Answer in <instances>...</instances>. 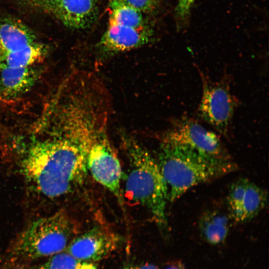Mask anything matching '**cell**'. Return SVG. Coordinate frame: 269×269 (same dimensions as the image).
Returning <instances> with one entry per match:
<instances>
[{"label": "cell", "mask_w": 269, "mask_h": 269, "mask_svg": "<svg viewBox=\"0 0 269 269\" xmlns=\"http://www.w3.org/2000/svg\"><path fill=\"white\" fill-rule=\"evenodd\" d=\"M97 126L83 121L58 126L57 136L32 145L21 161L23 174L42 195L73 191L87 175V157Z\"/></svg>", "instance_id": "1"}, {"label": "cell", "mask_w": 269, "mask_h": 269, "mask_svg": "<svg viewBox=\"0 0 269 269\" xmlns=\"http://www.w3.org/2000/svg\"><path fill=\"white\" fill-rule=\"evenodd\" d=\"M122 145L128 163L127 173L123 176L126 195L149 212L162 236L168 240L167 190L157 160L132 137H123Z\"/></svg>", "instance_id": "2"}, {"label": "cell", "mask_w": 269, "mask_h": 269, "mask_svg": "<svg viewBox=\"0 0 269 269\" xmlns=\"http://www.w3.org/2000/svg\"><path fill=\"white\" fill-rule=\"evenodd\" d=\"M156 158L167 190L168 202H173L189 189L236 171L232 160L213 158L189 147L160 140Z\"/></svg>", "instance_id": "3"}, {"label": "cell", "mask_w": 269, "mask_h": 269, "mask_svg": "<svg viewBox=\"0 0 269 269\" xmlns=\"http://www.w3.org/2000/svg\"><path fill=\"white\" fill-rule=\"evenodd\" d=\"M75 232L73 220L61 210L30 223L17 238L13 253L29 260L50 257L66 250Z\"/></svg>", "instance_id": "4"}, {"label": "cell", "mask_w": 269, "mask_h": 269, "mask_svg": "<svg viewBox=\"0 0 269 269\" xmlns=\"http://www.w3.org/2000/svg\"><path fill=\"white\" fill-rule=\"evenodd\" d=\"M202 83V95L197 115L218 134L227 139L231 136L233 117L239 101L231 91L232 78L227 71L214 81L208 72L196 65Z\"/></svg>", "instance_id": "5"}, {"label": "cell", "mask_w": 269, "mask_h": 269, "mask_svg": "<svg viewBox=\"0 0 269 269\" xmlns=\"http://www.w3.org/2000/svg\"><path fill=\"white\" fill-rule=\"evenodd\" d=\"M107 128L108 121H105L94 134L87 154V169L94 180L111 192L123 205L121 183L123 172L108 137Z\"/></svg>", "instance_id": "6"}, {"label": "cell", "mask_w": 269, "mask_h": 269, "mask_svg": "<svg viewBox=\"0 0 269 269\" xmlns=\"http://www.w3.org/2000/svg\"><path fill=\"white\" fill-rule=\"evenodd\" d=\"M160 140L189 147L208 157L232 160L220 136L197 120L186 115L173 118Z\"/></svg>", "instance_id": "7"}, {"label": "cell", "mask_w": 269, "mask_h": 269, "mask_svg": "<svg viewBox=\"0 0 269 269\" xmlns=\"http://www.w3.org/2000/svg\"><path fill=\"white\" fill-rule=\"evenodd\" d=\"M268 193L249 179L240 178L230 186L227 197L228 215L238 223L253 219L267 204Z\"/></svg>", "instance_id": "8"}, {"label": "cell", "mask_w": 269, "mask_h": 269, "mask_svg": "<svg viewBox=\"0 0 269 269\" xmlns=\"http://www.w3.org/2000/svg\"><path fill=\"white\" fill-rule=\"evenodd\" d=\"M119 243V236L114 232L96 226L72 240L66 251L77 260L96 262L110 255Z\"/></svg>", "instance_id": "9"}, {"label": "cell", "mask_w": 269, "mask_h": 269, "mask_svg": "<svg viewBox=\"0 0 269 269\" xmlns=\"http://www.w3.org/2000/svg\"><path fill=\"white\" fill-rule=\"evenodd\" d=\"M151 37V33L146 26L134 28L109 21L98 47L103 53L113 55L141 47L149 42Z\"/></svg>", "instance_id": "10"}, {"label": "cell", "mask_w": 269, "mask_h": 269, "mask_svg": "<svg viewBox=\"0 0 269 269\" xmlns=\"http://www.w3.org/2000/svg\"><path fill=\"white\" fill-rule=\"evenodd\" d=\"M55 4L58 17L70 28H86L97 16L96 0H56Z\"/></svg>", "instance_id": "11"}, {"label": "cell", "mask_w": 269, "mask_h": 269, "mask_svg": "<svg viewBox=\"0 0 269 269\" xmlns=\"http://www.w3.org/2000/svg\"><path fill=\"white\" fill-rule=\"evenodd\" d=\"M37 76L32 67H0V97L12 98L25 93L32 87Z\"/></svg>", "instance_id": "12"}, {"label": "cell", "mask_w": 269, "mask_h": 269, "mask_svg": "<svg viewBox=\"0 0 269 269\" xmlns=\"http://www.w3.org/2000/svg\"><path fill=\"white\" fill-rule=\"evenodd\" d=\"M36 41L32 32L21 22L11 18L0 20V56Z\"/></svg>", "instance_id": "13"}, {"label": "cell", "mask_w": 269, "mask_h": 269, "mask_svg": "<svg viewBox=\"0 0 269 269\" xmlns=\"http://www.w3.org/2000/svg\"><path fill=\"white\" fill-rule=\"evenodd\" d=\"M228 215L217 210H208L200 217L198 228L202 239L215 246L223 243L228 236L230 220Z\"/></svg>", "instance_id": "14"}, {"label": "cell", "mask_w": 269, "mask_h": 269, "mask_svg": "<svg viewBox=\"0 0 269 269\" xmlns=\"http://www.w3.org/2000/svg\"><path fill=\"white\" fill-rule=\"evenodd\" d=\"M45 52L44 46L36 41L20 49L0 56V67H32L42 60Z\"/></svg>", "instance_id": "15"}, {"label": "cell", "mask_w": 269, "mask_h": 269, "mask_svg": "<svg viewBox=\"0 0 269 269\" xmlns=\"http://www.w3.org/2000/svg\"><path fill=\"white\" fill-rule=\"evenodd\" d=\"M109 21L116 24L134 28L146 26L142 12L116 0H110Z\"/></svg>", "instance_id": "16"}, {"label": "cell", "mask_w": 269, "mask_h": 269, "mask_svg": "<svg viewBox=\"0 0 269 269\" xmlns=\"http://www.w3.org/2000/svg\"><path fill=\"white\" fill-rule=\"evenodd\" d=\"M38 269H97L89 262L76 259L69 253L61 252L50 256Z\"/></svg>", "instance_id": "17"}, {"label": "cell", "mask_w": 269, "mask_h": 269, "mask_svg": "<svg viewBox=\"0 0 269 269\" xmlns=\"http://www.w3.org/2000/svg\"><path fill=\"white\" fill-rule=\"evenodd\" d=\"M141 12H150L155 6V0H116Z\"/></svg>", "instance_id": "18"}, {"label": "cell", "mask_w": 269, "mask_h": 269, "mask_svg": "<svg viewBox=\"0 0 269 269\" xmlns=\"http://www.w3.org/2000/svg\"><path fill=\"white\" fill-rule=\"evenodd\" d=\"M195 0H179L175 8L177 17L181 20L186 19L190 12Z\"/></svg>", "instance_id": "19"}, {"label": "cell", "mask_w": 269, "mask_h": 269, "mask_svg": "<svg viewBox=\"0 0 269 269\" xmlns=\"http://www.w3.org/2000/svg\"><path fill=\"white\" fill-rule=\"evenodd\" d=\"M163 269H187V268L182 261L174 260L167 263Z\"/></svg>", "instance_id": "20"}, {"label": "cell", "mask_w": 269, "mask_h": 269, "mask_svg": "<svg viewBox=\"0 0 269 269\" xmlns=\"http://www.w3.org/2000/svg\"><path fill=\"white\" fill-rule=\"evenodd\" d=\"M123 269H159L157 267L154 265L146 263L144 264L139 265L138 266L127 267Z\"/></svg>", "instance_id": "21"}, {"label": "cell", "mask_w": 269, "mask_h": 269, "mask_svg": "<svg viewBox=\"0 0 269 269\" xmlns=\"http://www.w3.org/2000/svg\"><path fill=\"white\" fill-rule=\"evenodd\" d=\"M55 1L56 0H54Z\"/></svg>", "instance_id": "22"}]
</instances>
